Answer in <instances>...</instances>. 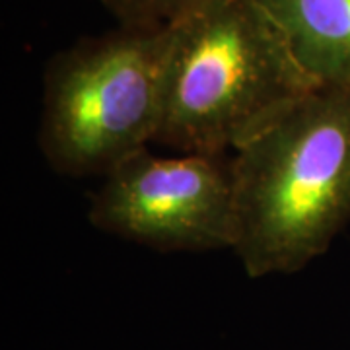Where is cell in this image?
<instances>
[{
    "mask_svg": "<svg viewBox=\"0 0 350 350\" xmlns=\"http://www.w3.org/2000/svg\"><path fill=\"white\" fill-rule=\"evenodd\" d=\"M234 253L253 278L292 275L350 222V92L313 88L230 156Z\"/></svg>",
    "mask_w": 350,
    "mask_h": 350,
    "instance_id": "1",
    "label": "cell"
},
{
    "mask_svg": "<svg viewBox=\"0 0 350 350\" xmlns=\"http://www.w3.org/2000/svg\"><path fill=\"white\" fill-rule=\"evenodd\" d=\"M313 88L259 0H208L170 25L154 142L232 156Z\"/></svg>",
    "mask_w": 350,
    "mask_h": 350,
    "instance_id": "2",
    "label": "cell"
},
{
    "mask_svg": "<svg viewBox=\"0 0 350 350\" xmlns=\"http://www.w3.org/2000/svg\"><path fill=\"white\" fill-rule=\"evenodd\" d=\"M170 27H121L51 59L38 144L53 172L105 175L156 140Z\"/></svg>",
    "mask_w": 350,
    "mask_h": 350,
    "instance_id": "3",
    "label": "cell"
},
{
    "mask_svg": "<svg viewBox=\"0 0 350 350\" xmlns=\"http://www.w3.org/2000/svg\"><path fill=\"white\" fill-rule=\"evenodd\" d=\"M88 220L103 234L150 250H234L230 156H156L144 148L103 175Z\"/></svg>",
    "mask_w": 350,
    "mask_h": 350,
    "instance_id": "4",
    "label": "cell"
},
{
    "mask_svg": "<svg viewBox=\"0 0 350 350\" xmlns=\"http://www.w3.org/2000/svg\"><path fill=\"white\" fill-rule=\"evenodd\" d=\"M259 4L315 86L350 92V0H259Z\"/></svg>",
    "mask_w": 350,
    "mask_h": 350,
    "instance_id": "5",
    "label": "cell"
},
{
    "mask_svg": "<svg viewBox=\"0 0 350 350\" xmlns=\"http://www.w3.org/2000/svg\"><path fill=\"white\" fill-rule=\"evenodd\" d=\"M208 0H101L121 27H170Z\"/></svg>",
    "mask_w": 350,
    "mask_h": 350,
    "instance_id": "6",
    "label": "cell"
}]
</instances>
